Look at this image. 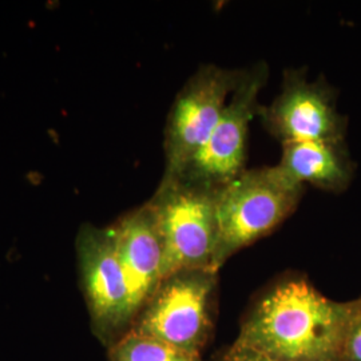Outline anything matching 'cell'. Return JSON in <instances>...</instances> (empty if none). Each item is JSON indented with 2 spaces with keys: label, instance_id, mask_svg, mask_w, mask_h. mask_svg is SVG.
I'll return each instance as SVG.
<instances>
[{
  "label": "cell",
  "instance_id": "cell-1",
  "mask_svg": "<svg viewBox=\"0 0 361 361\" xmlns=\"http://www.w3.org/2000/svg\"><path fill=\"white\" fill-rule=\"evenodd\" d=\"M361 297L335 301L301 274L277 279L245 313L233 343L273 361H345Z\"/></svg>",
  "mask_w": 361,
  "mask_h": 361
},
{
  "label": "cell",
  "instance_id": "cell-2",
  "mask_svg": "<svg viewBox=\"0 0 361 361\" xmlns=\"http://www.w3.org/2000/svg\"><path fill=\"white\" fill-rule=\"evenodd\" d=\"M304 186L293 183L276 166L252 169L219 189L217 198L219 240L213 269L273 232L295 210Z\"/></svg>",
  "mask_w": 361,
  "mask_h": 361
},
{
  "label": "cell",
  "instance_id": "cell-3",
  "mask_svg": "<svg viewBox=\"0 0 361 361\" xmlns=\"http://www.w3.org/2000/svg\"><path fill=\"white\" fill-rule=\"evenodd\" d=\"M217 289V271H176L158 285L135 317L131 332L201 356L214 332Z\"/></svg>",
  "mask_w": 361,
  "mask_h": 361
},
{
  "label": "cell",
  "instance_id": "cell-4",
  "mask_svg": "<svg viewBox=\"0 0 361 361\" xmlns=\"http://www.w3.org/2000/svg\"><path fill=\"white\" fill-rule=\"evenodd\" d=\"M219 192L180 178L159 185L149 205L164 245L162 280L185 269L216 271Z\"/></svg>",
  "mask_w": 361,
  "mask_h": 361
},
{
  "label": "cell",
  "instance_id": "cell-5",
  "mask_svg": "<svg viewBox=\"0 0 361 361\" xmlns=\"http://www.w3.org/2000/svg\"><path fill=\"white\" fill-rule=\"evenodd\" d=\"M244 73L245 68L205 65L185 83L169 114L162 183L176 180L204 147Z\"/></svg>",
  "mask_w": 361,
  "mask_h": 361
},
{
  "label": "cell",
  "instance_id": "cell-6",
  "mask_svg": "<svg viewBox=\"0 0 361 361\" xmlns=\"http://www.w3.org/2000/svg\"><path fill=\"white\" fill-rule=\"evenodd\" d=\"M268 77L265 62L245 68L207 142L176 180L219 190L245 171L249 128L261 109L258 97Z\"/></svg>",
  "mask_w": 361,
  "mask_h": 361
},
{
  "label": "cell",
  "instance_id": "cell-7",
  "mask_svg": "<svg viewBox=\"0 0 361 361\" xmlns=\"http://www.w3.org/2000/svg\"><path fill=\"white\" fill-rule=\"evenodd\" d=\"M258 116L281 145L345 141L347 118L340 114L334 89L324 80H310L307 70L288 68L281 92Z\"/></svg>",
  "mask_w": 361,
  "mask_h": 361
},
{
  "label": "cell",
  "instance_id": "cell-8",
  "mask_svg": "<svg viewBox=\"0 0 361 361\" xmlns=\"http://www.w3.org/2000/svg\"><path fill=\"white\" fill-rule=\"evenodd\" d=\"M78 257L92 332L109 349L134 324L129 288L110 228L82 231Z\"/></svg>",
  "mask_w": 361,
  "mask_h": 361
},
{
  "label": "cell",
  "instance_id": "cell-9",
  "mask_svg": "<svg viewBox=\"0 0 361 361\" xmlns=\"http://www.w3.org/2000/svg\"><path fill=\"white\" fill-rule=\"evenodd\" d=\"M129 288L134 322L162 281L164 245L149 204L110 228Z\"/></svg>",
  "mask_w": 361,
  "mask_h": 361
},
{
  "label": "cell",
  "instance_id": "cell-10",
  "mask_svg": "<svg viewBox=\"0 0 361 361\" xmlns=\"http://www.w3.org/2000/svg\"><path fill=\"white\" fill-rule=\"evenodd\" d=\"M276 168L293 183H310L331 193L344 192L355 174L345 141L284 143Z\"/></svg>",
  "mask_w": 361,
  "mask_h": 361
},
{
  "label": "cell",
  "instance_id": "cell-11",
  "mask_svg": "<svg viewBox=\"0 0 361 361\" xmlns=\"http://www.w3.org/2000/svg\"><path fill=\"white\" fill-rule=\"evenodd\" d=\"M110 361H204L200 355H192L174 348L153 337L129 334L109 348Z\"/></svg>",
  "mask_w": 361,
  "mask_h": 361
},
{
  "label": "cell",
  "instance_id": "cell-12",
  "mask_svg": "<svg viewBox=\"0 0 361 361\" xmlns=\"http://www.w3.org/2000/svg\"><path fill=\"white\" fill-rule=\"evenodd\" d=\"M345 361H361V312L349 332Z\"/></svg>",
  "mask_w": 361,
  "mask_h": 361
},
{
  "label": "cell",
  "instance_id": "cell-13",
  "mask_svg": "<svg viewBox=\"0 0 361 361\" xmlns=\"http://www.w3.org/2000/svg\"><path fill=\"white\" fill-rule=\"evenodd\" d=\"M219 361H273L268 357H265L264 355L255 352L252 349L243 348V347H237L233 344L232 347L226 349Z\"/></svg>",
  "mask_w": 361,
  "mask_h": 361
}]
</instances>
